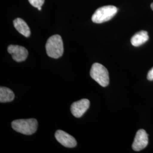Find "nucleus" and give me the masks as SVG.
I'll use <instances>...</instances> for the list:
<instances>
[{
  "label": "nucleus",
  "mask_w": 153,
  "mask_h": 153,
  "mask_svg": "<svg viewBox=\"0 0 153 153\" xmlns=\"http://www.w3.org/2000/svg\"><path fill=\"white\" fill-rule=\"evenodd\" d=\"M90 107V101L87 99H83L71 104V113L74 116L79 118L86 112Z\"/></svg>",
  "instance_id": "6e6552de"
},
{
  "label": "nucleus",
  "mask_w": 153,
  "mask_h": 153,
  "mask_svg": "<svg viewBox=\"0 0 153 153\" xmlns=\"http://www.w3.org/2000/svg\"><path fill=\"white\" fill-rule=\"evenodd\" d=\"M151 8H152V9L153 10V2L151 4Z\"/></svg>",
  "instance_id": "2eb2a0df"
},
{
  "label": "nucleus",
  "mask_w": 153,
  "mask_h": 153,
  "mask_svg": "<svg viewBox=\"0 0 153 153\" xmlns=\"http://www.w3.org/2000/svg\"><path fill=\"white\" fill-rule=\"evenodd\" d=\"M38 9L39 11H40V10H42V7H41V6H40V7H38Z\"/></svg>",
  "instance_id": "4468645a"
},
{
  "label": "nucleus",
  "mask_w": 153,
  "mask_h": 153,
  "mask_svg": "<svg viewBox=\"0 0 153 153\" xmlns=\"http://www.w3.org/2000/svg\"><path fill=\"white\" fill-rule=\"evenodd\" d=\"M55 137L57 141L66 148L76 147V139L65 131L58 130L55 133Z\"/></svg>",
  "instance_id": "0eeeda50"
},
{
  "label": "nucleus",
  "mask_w": 153,
  "mask_h": 153,
  "mask_svg": "<svg viewBox=\"0 0 153 153\" xmlns=\"http://www.w3.org/2000/svg\"><path fill=\"white\" fill-rule=\"evenodd\" d=\"M148 33L146 31H141L134 34L131 38V43L134 47H139L145 43L149 40Z\"/></svg>",
  "instance_id": "9d476101"
},
{
  "label": "nucleus",
  "mask_w": 153,
  "mask_h": 153,
  "mask_svg": "<svg viewBox=\"0 0 153 153\" xmlns=\"http://www.w3.org/2000/svg\"><path fill=\"white\" fill-rule=\"evenodd\" d=\"M117 12V8L115 6H104L99 7L92 16V21L95 23H102L111 20Z\"/></svg>",
  "instance_id": "7ed1b4c3"
},
{
  "label": "nucleus",
  "mask_w": 153,
  "mask_h": 153,
  "mask_svg": "<svg viewBox=\"0 0 153 153\" xmlns=\"http://www.w3.org/2000/svg\"><path fill=\"white\" fill-rule=\"evenodd\" d=\"M14 94L9 88L1 87L0 88V102H10L14 100Z\"/></svg>",
  "instance_id": "9b49d317"
},
{
  "label": "nucleus",
  "mask_w": 153,
  "mask_h": 153,
  "mask_svg": "<svg viewBox=\"0 0 153 153\" xmlns=\"http://www.w3.org/2000/svg\"><path fill=\"white\" fill-rule=\"evenodd\" d=\"M13 25L16 30L23 36L27 38L30 36V29L24 20L19 18H16L13 21Z\"/></svg>",
  "instance_id": "1a4fd4ad"
},
{
  "label": "nucleus",
  "mask_w": 153,
  "mask_h": 153,
  "mask_svg": "<svg viewBox=\"0 0 153 153\" xmlns=\"http://www.w3.org/2000/svg\"><path fill=\"white\" fill-rule=\"evenodd\" d=\"M148 79L149 81H153V68L148 73Z\"/></svg>",
  "instance_id": "ddd939ff"
},
{
  "label": "nucleus",
  "mask_w": 153,
  "mask_h": 153,
  "mask_svg": "<svg viewBox=\"0 0 153 153\" xmlns=\"http://www.w3.org/2000/svg\"><path fill=\"white\" fill-rule=\"evenodd\" d=\"M90 76L102 87H106L109 84L108 71L100 64L94 63L93 64L90 70Z\"/></svg>",
  "instance_id": "20e7f679"
},
{
  "label": "nucleus",
  "mask_w": 153,
  "mask_h": 153,
  "mask_svg": "<svg viewBox=\"0 0 153 153\" xmlns=\"http://www.w3.org/2000/svg\"><path fill=\"white\" fill-rule=\"evenodd\" d=\"M149 143L148 134L143 129L137 131L132 145V149L136 152H139L147 146Z\"/></svg>",
  "instance_id": "423d86ee"
},
{
  "label": "nucleus",
  "mask_w": 153,
  "mask_h": 153,
  "mask_svg": "<svg viewBox=\"0 0 153 153\" xmlns=\"http://www.w3.org/2000/svg\"><path fill=\"white\" fill-rule=\"evenodd\" d=\"M13 129L26 135H31L37 131L38 123L35 119H19L11 123Z\"/></svg>",
  "instance_id": "f257e3e1"
},
{
  "label": "nucleus",
  "mask_w": 153,
  "mask_h": 153,
  "mask_svg": "<svg viewBox=\"0 0 153 153\" xmlns=\"http://www.w3.org/2000/svg\"><path fill=\"white\" fill-rule=\"evenodd\" d=\"M7 51L11 54L13 60L16 62H22L25 60L28 55L26 48L17 45H10L7 48Z\"/></svg>",
  "instance_id": "39448f33"
},
{
  "label": "nucleus",
  "mask_w": 153,
  "mask_h": 153,
  "mask_svg": "<svg viewBox=\"0 0 153 153\" xmlns=\"http://www.w3.org/2000/svg\"><path fill=\"white\" fill-rule=\"evenodd\" d=\"M46 52L48 56L53 59H58L62 56L64 52L62 40L59 35L51 36L45 45Z\"/></svg>",
  "instance_id": "f03ea898"
},
{
  "label": "nucleus",
  "mask_w": 153,
  "mask_h": 153,
  "mask_svg": "<svg viewBox=\"0 0 153 153\" xmlns=\"http://www.w3.org/2000/svg\"><path fill=\"white\" fill-rule=\"evenodd\" d=\"M28 1L31 5L37 8L42 7L44 3V0H28Z\"/></svg>",
  "instance_id": "f8f14e48"
}]
</instances>
